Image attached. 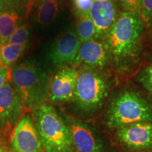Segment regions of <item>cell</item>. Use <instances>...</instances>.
<instances>
[{"instance_id": "obj_1", "label": "cell", "mask_w": 152, "mask_h": 152, "mask_svg": "<svg viewBox=\"0 0 152 152\" xmlns=\"http://www.w3.org/2000/svg\"><path fill=\"white\" fill-rule=\"evenodd\" d=\"M144 26L139 13L122 11L110 30L105 42L118 73H128L139 62Z\"/></svg>"}, {"instance_id": "obj_2", "label": "cell", "mask_w": 152, "mask_h": 152, "mask_svg": "<svg viewBox=\"0 0 152 152\" xmlns=\"http://www.w3.org/2000/svg\"><path fill=\"white\" fill-rule=\"evenodd\" d=\"M9 79L26 111L33 112L49 99L51 77L35 57H28L15 64Z\"/></svg>"}, {"instance_id": "obj_3", "label": "cell", "mask_w": 152, "mask_h": 152, "mask_svg": "<svg viewBox=\"0 0 152 152\" xmlns=\"http://www.w3.org/2000/svg\"><path fill=\"white\" fill-rule=\"evenodd\" d=\"M106 123L112 130L138 123L152 122V104L132 91H125L111 101Z\"/></svg>"}, {"instance_id": "obj_4", "label": "cell", "mask_w": 152, "mask_h": 152, "mask_svg": "<svg viewBox=\"0 0 152 152\" xmlns=\"http://www.w3.org/2000/svg\"><path fill=\"white\" fill-rule=\"evenodd\" d=\"M35 124L46 152H65L73 150L71 133L66 121L51 105L40 106L33 111Z\"/></svg>"}, {"instance_id": "obj_5", "label": "cell", "mask_w": 152, "mask_h": 152, "mask_svg": "<svg viewBox=\"0 0 152 152\" xmlns=\"http://www.w3.org/2000/svg\"><path fill=\"white\" fill-rule=\"evenodd\" d=\"M77 71L73 101L80 111L94 113L103 106L109 93V83L96 70L79 68Z\"/></svg>"}, {"instance_id": "obj_6", "label": "cell", "mask_w": 152, "mask_h": 152, "mask_svg": "<svg viewBox=\"0 0 152 152\" xmlns=\"http://www.w3.org/2000/svg\"><path fill=\"white\" fill-rule=\"evenodd\" d=\"M24 111L21 101L8 80L0 89V144L11 138Z\"/></svg>"}, {"instance_id": "obj_7", "label": "cell", "mask_w": 152, "mask_h": 152, "mask_svg": "<svg viewBox=\"0 0 152 152\" xmlns=\"http://www.w3.org/2000/svg\"><path fill=\"white\" fill-rule=\"evenodd\" d=\"M81 46L74 30L68 29L61 33L51 42L47 49V58L55 67L73 64Z\"/></svg>"}, {"instance_id": "obj_8", "label": "cell", "mask_w": 152, "mask_h": 152, "mask_svg": "<svg viewBox=\"0 0 152 152\" xmlns=\"http://www.w3.org/2000/svg\"><path fill=\"white\" fill-rule=\"evenodd\" d=\"M68 4V0H35L28 7V18L36 29L44 32L56 23Z\"/></svg>"}, {"instance_id": "obj_9", "label": "cell", "mask_w": 152, "mask_h": 152, "mask_svg": "<svg viewBox=\"0 0 152 152\" xmlns=\"http://www.w3.org/2000/svg\"><path fill=\"white\" fill-rule=\"evenodd\" d=\"M11 143L14 152H43L42 143L30 114H25L19 121Z\"/></svg>"}, {"instance_id": "obj_10", "label": "cell", "mask_w": 152, "mask_h": 152, "mask_svg": "<svg viewBox=\"0 0 152 152\" xmlns=\"http://www.w3.org/2000/svg\"><path fill=\"white\" fill-rule=\"evenodd\" d=\"M78 71L75 66H64L51 77L49 99L54 104L73 101Z\"/></svg>"}, {"instance_id": "obj_11", "label": "cell", "mask_w": 152, "mask_h": 152, "mask_svg": "<svg viewBox=\"0 0 152 152\" xmlns=\"http://www.w3.org/2000/svg\"><path fill=\"white\" fill-rule=\"evenodd\" d=\"M118 141L131 151H152V122L138 123L116 130Z\"/></svg>"}, {"instance_id": "obj_12", "label": "cell", "mask_w": 152, "mask_h": 152, "mask_svg": "<svg viewBox=\"0 0 152 152\" xmlns=\"http://www.w3.org/2000/svg\"><path fill=\"white\" fill-rule=\"evenodd\" d=\"M29 8L20 0H0V35L8 42L16 28L27 20Z\"/></svg>"}, {"instance_id": "obj_13", "label": "cell", "mask_w": 152, "mask_h": 152, "mask_svg": "<svg viewBox=\"0 0 152 152\" xmlns=\"http://www.w3.org/2000/svg\"><path fill=\"white\" fill-rule=\"evenodd\" d=\"M110 61L109 51L106 42L94 39L81 44L73 64L79 68L100 71Z\"/></svg>"}, {"instance_id": "obj_14", "label": "cell", "mask_w": 152, "mask_h": 152, "mask_svg": "<svg viewBox=\"0 0 152 152\" xmlns=\"http://www.w3.org/2000/svg\"><path fill=\"white\" fill-rule=\"evenodd\" d=\"M117 0H94L90 11L96 30V39L105 41L120 13Z\"/></svg>"}, {"instance_id": "obj_15", "label": "cell", "mask_w": 152, "mask_h": 152, "mask_svg": "<svg viewBox=\"0 0 152 152\" xmlns=\"http://www.w3.org/2000/svg\"><path fill=\"white\" fill-rule=\"evenodd\" d=\"M72 146L75 152H104V147L89 125L80 121L67 118Z\"/></svg>"}, {"instance_id": "obj_16", "label": "cell", "mask_w": 152, "mask_h": 152, "mask_svg": "<svg viewBox=\"0 0 152 152\" xmlns=\"http://www.w3.org/2000/svg\"><path fill=\"white\" fill-rule=\"evenodd\" d=\"M75 33L81 44L96 39V30L89 14H75Z\"/></svg>"}, {"instance_id": "obj_17", "label": "cell", "mask_w": 152, "mask_h": 152, "mask_svg": "<svg viewBox=\"0 0 152 152\" xmlns=\"http://www.w3.org/2000/svg\"><path fill=\"white\" fill-rule=\"evenodd\" d=\"M30 45H17L7 43L3 45L0 54V64L10 69L15 66Z\"/></svg>"}, {"instance_id": "obj_18", "label": "cell", "mask_w": 152, "mask_h": 152, "mask_svg": "<svg viewBox=\"0 0 152 152\" xmlns=\"http://www.w3.org/2000/svg\"><path fill=\"white\" fill-rule=\"evenodd\" d=\"M31 42V27L26 20L16 28L7 43L17 45H30Z\"/></svg>"}, {"instance_id": "obj_19", "label": "cell", "mask_w": 152, "mask_h": 152, "mask_svg": "<svg viewBox=\"0 0 152 152\" xmlns=\"http://www.w3.org/2000/svg\"><path fill=\"white\" fill-rule=\"evenodd\" d=\"M140 14L145 26H152V0H141Z\"/></svg>"}, {"instance_id": "obj_20", "label": "cell", "mask_w": 152, "mask_h": 152, "mask_svg": "<svg viewBox=\"0 0 152 152\" xmlns=\"http://www.w3.org/2000/svg\"><path fill=\"white\" fill-rule=\"evenodd\" d=\"M94 0H71L75 14H89Z\"/></svg>"}, {"instance_id": "obj_21", "label": "cell", "mask_w": 152, "mask_h": 152, "mask_svg": "<svg viewBox=\"0 0 152 152\" xmlns=\"http://www.w3.org/2000/svg\"><path fill=\"white\" fill-rule=\"evenodd\" d=\"M138 78L140 83L152 92V63L140 72Z\"/></svg>"}, {"instance_id": "obj_22", "label": "cell", "mask_w": 152, "mask_h": 152, "mask_svg": "<svg viewBox=\"0 0 152 152\" xmlns=\"http://www.w3.org/2000/svg\"><path fill=\"white\" fill-rule=\"evenodd\" d=\"M118 7L125 12L139 13L141 0H117Z\"/></svg>"}, {"instance_id": "obj_23", "label": "cell", "mask_w": 152, "mask_h": 152, "mask_svg": "<svg viewBox=\"0 0 152 152\" xmlns=\"http://www.w3.org/2000/svg\"><path fill=\"white\" fill-rule=\"evenodd\" d=\"M10 71L8 68L5 66H0V89L3 86V85L9 80Z\"/></svg>"}, {"instance_id": "obj_24", "label": "cell", "mask_w": 152, "mask_h": 152, "mask_svg": "<svg viewBox=\"0 0 152 152\" xmlns=\"http://www.w3.org/2000/svg\"><path fill=\"white\" fill-rule=\"evenodd\" d=\"M20 1H21L24 4L28 6V7H30V6L33 3L35 0H20Z\"/></svg>"}, {"instance_id": "obj_25", "label": "cell", "mask_w": 152, "mask_h": 152, "mask_svg": "<svg viewBox=\"0 0 152 152\" xmlns=\"http://www.w3.org/2000/svg\"><path fill=\"white\" fill-rule=\"evenodd\" d=\"M0 152H10L7 148L3 147V146H0Z\"/></svg>"}, {"instance_id": "obj_26", "label": "cell", "mask_w": 152, "mask_h": 152, "mask_svg": "<svg viewBox=\"0 0 152 152\" xmlns=\"http://www.w3.org/2000/svg\"><path fill=\"white\" fill-rule=\"evenodd\" d=\"M3 45H4V44H3L2 39H1V35H0V54H1V48H2Z\"/></svg>"}, {"instance_id": "obj_27", "label": "cell", "mask_w": 152, "mask_h": 152, "mask_svg": "<svg viewBox=\"0 0 152 152\" xmlns=\"http://www.w3.org/2000/svg\"><path fill=\"white\" fill-rule=\"evenodd\" d=\"M135 152H152V151H135Z\"/></svg>"}, {"instance_id": "obj_28", "label": "cell", "mask_w": 152, "mask_h": 152, "mask_svg": "<svg viewBox=\"0 0 152 152\" xmlns=\"http://www.w3.org/2000/svg\"><path fill=\"white\" fill-rule=\"evenodd\" d=\"M65 152H75L74 150H71V151H65Z\"/></svg>"}, {"instance_id": "obj_29", "label": "cell", "mask_w": 152, "mask_h": 152, "mask_svg": "<svg viewBox=\"0 0 152 152\" xmlns=\"http://www.w3.org/2000/svg\"><path fill=\"white\" fill-rule=\"evenodd\" d=\"M0 66H1V64H0Z\"/></svg>"}]
</instances>
